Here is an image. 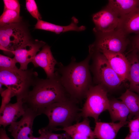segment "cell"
Listing matches in <instances>:
<instances>
[{"mask_svg": "<svg viewBox=\"0 0 139 139\" xmlns=\"http://www.w3.org/2000/svg\"><path fill=\"white\" fill-rule=\"evenodd\" d=\"M100 53L105 56L112 68L123 80H127L129 64L127 57L123 53L107 51Z\"/></svg>", "mask_w": 139, "mask_h": 139, "instance_id": "14", "label": "cell"}, {"mask_svg": "<svg viewBox=\"0 0 139 139\" xmlns=\"http://www.w3.org/2000/svg\"><path fill=\"white\" fill-rule=\"evenodd\" d=\"M89 51L93 59L91 69L97 84L112 89L119 86L124 81L112 69L105 56L90 47Z\"/></svg>", "mask_w": 139, "mask_h": 139, "instance_id": "5", "label": "cell"}, {"mask_svg": "<svg viewBox=\"0 0 139 139\" xmlns=\"http://www.w3.org/2000/svg\"><path fill=\"white\" fill-rule=\"evenodd\" d=\"M22 21L20 13L12 10H4L0 17V27L11 24L20 23Z\"/></svg>", "mask_w": 139, "mask_h": 139, "instance_id": "23", "label": "cell"}, {"mask_svg": "<svg viewBox=\"0 0 139 139\" xmlns=\"http://www.w3.org/2000/svg\"><path fill=\"white\" fill-rule=\"evenodd\" d=\"M4 10H9L20 13V6L18 0H3Z\"/></svg>", "mask_w": 139, "mask_h": 139, "instance_id": "26", "label": "cell"}, {"mask_svg": "<svg viewBox=\"0 0 139 139\" xmlns=\"http://www.w3.org/2000/svg\"><path fill=\"white\" fill-rule=\"evenodd\" d=\"M32 139H40L39 136L38 137H35L33 136Z\"/></svg>", "mask_w": 139, "mask_h": 139, "instance_id": "33", "label": "cell"}, {"mask_svg": "<svg viewBox=\"0 0 139 139\" xmlns=\"http://www.w3.org/2000/svg\"><path fill=\"white\" fill-rule=\"evenodd\" d=\"M89 52L83 60L77 62L72 57L70 63L64 66L58 63L55 71L66 92L71 98L78 102L86 98L91 85L89 62L91 58Z\"/></svg>", "mask_w": 139, "mask_h": 139, "instance_id": "1", "label": "cell"}, {"mask_svg": "<svg viewBox=\"0 0 139 139\" xmlns=\"http://www.w3.org/2000/svg\"><path fill=\"white\" fill-rule=\"evenodd\" d=\"M17 62L13 58H11L1 54L0 55V69H10L17 67Z\"/></svg>", "mask_w": 139, "mask_h": 139, "instance_id": "24", "label": "cell"}, {"mask_svg": "<svg viewBox=\"0 0 139 139\" xmlns=\"http://www.w3.org/2000/svg\"><path fill=\"white\" fill-rule=\"evenodd\" d=\"M25 112L19 121L12 123L8 131L14 139H32L34 120L37 116L33 111L25 109Z\"/></svg>", "mask_w": 139, "mask_h": 139, "instance_id": "9", "label": "cell"}, {"mask_svg": "<svg viewBox=\"0 0 139 139\" xmlns=\"http://www.w3.org/2000/svg\"><path fill=\"white\" fill-rule=\"evenodd\" d=\"M0 139H11L7 135L5 129L3 128L0 129Z\"/></svg>", "mask_w": 139, "mask_h": 139, "instance_id": "31", "label": "cell"}, {"mask_svg": "<svg viewBox=\"0 0 139 139\" xmlns=\"http://www.w3.org/2000/svg\"><path fill=\"white\" fill-rule=\"evenodd\" d=\"M77 102L69 97L66 99L54 103L46 108L43 114L48 118L49 123L44 128L53 132L58 126L63 127L72 125L81 117V109Z\"/></svg>", "mask_w": 139, "mask_h": 139, "instance_id": "3", "label": "cell"}, {"mask_svg": "<svg viewBox=\"0 0 139 139\" xmlns=\"http://www.w3.org/2000/svg\"><path fill=\"white\" fill-rule=\"evenodd\" d=\"M119 98L128 108L129 118L139 117V95L127 89Z\"/></svg>", "mask_w": 139, "mask_h": 139, "instance_id": "22", "label": "cell"}, {"mask_svg": "<svg viewBox=\"0 0 139 139\" xmlns=\"http://www.w3.org/2000/svg\"><path fill=\"white\" fill-rule=\"evenodd\" d=\"M133 50H136L137 52L139 53V34L136 37L135 39L133 46Z\"/></svg>", "mask_w": 139, "mask_h": 139, "instance_id": "30", "label": "cell"}, {"mask_svg": "<svg viewBox=\"0 0 139 139\" xmlns=\"http://www.w3.org/2000/svg\"><path fill=\"white\" fill-rule=\"evenodd\" d=\"M93 21L95 25L94 32L106 33L113 31L117 28L119 18L113 11L106 6L94 14Z\"/></svg>", "mask_w": 139, "mask_h": 139, "instance_id": "10", "label": "cell"}, {"mask_svg": "<svg viewBox=\"0 0 139 139\" xmlns=\"http://www.w3.org/2000/svg\"><path fill=\"white\" fill-rule=\"evenodd\" d=\"M45 133L48 139H72L66 132L60 134L55 133L53 132L41 128Z\"/></svg>", "mask_w": 139, "mask_h": 139, "instance_id": "27", "label": "cell"}, {"mask_svg": "<svg viewBox=\"0 0 139 139\" xmlns=\"http://www.w3.org/2000/svg\"><path fill=\"white\" fill-rule=\"evenodd\" d=\"M16 100L17 102L15 103H8L1 107L0 124L5 129L7 126L16 121L25 112L22 99Z\"/></svg>", "mask_w": 139, "mask_h": 139, "instance_id": "13", "label": "cell"}, {"mask_svg": "<svg viewBox=\"0 0 139 139\" xmlns=\"http://www.w3.org/2000/svg\"><path fill=\"white\" fill-rule=\"evenodd\" d=\"M63 131L67 133L72 139H95L94 131L90 125L88 118H83L80 122L62 128H56L54 131Z\"/></svg>", "mask_w": 139, "mask_h": 139, "instance_id": "15", "label": "cell"}, {"mask_svg": "<svg viewBox=\"0 0 139 139\" xmlns=\"http://www.w3.org/2000/svg\"><path fill=\"white\" fill-rule=\"evenodd\" d=\"M78 22L77 19L73 16L72 18L70 24L64 26L56 25L39 19L35 25V28L50 31L57 34L70 31L79 32L85 30L86 29L85 26H78Z\"/></svg>", "mask_w": 139, "mask_h": 139, "instance_id": "18", "label": "cell"}, {"mask_svg": "<svg viewBox=\"0 0 139 139\" xmlns=\"http://www.w3.org/2000/svg\"><path fill=\"white\" fill-rule=\"evenodd\" d=\"M127 123V121L117 123L97 121L93 131L95 138L98 139H115L120 129Z\"/></svg>", "mask_w": 139, "mask_h": 139, "instance_id": "16", "label": "cell"}, {"mask_svg": "<svg viewBox=\"0 0 139 139\" xmlns=\"http://www.w3.org/2000/svg\"><path fill=\"white\" fill-rule=\"evenodd\" d=\"M127 57L129 61V68L127 80L129 82L130 91L139 95V59L136 50Z\"/></svg>", "mask_w": 139, "mask_h": 139, "instance_id": "19", "label": "cell"}, {"mask_svg": "<svg viewBox=\"0 0 139 139\" xmlns=\"http://www.w3.org/2000/svg\"><path fill=\"white\" fill-rule=\"evenodd\" d=\"M70 97L61 84L57 73L50 78H38L22 99L24 109L33 111L37 116L42 114L50 105Z\"/></svg>", "mask_w": 139, "mask_h": 139, "instance_id": "2", "label": "cell"}, {"mask_svg": "<svg viewBox=\"0 0 139 139\" xmlns=\"http://www.w3.org/2000/svg\"><path fill=\"white\" fill-rule=\"evenodd\" d=\"M34 67H40L43 69L47 78L53 77L55 75V66L58 63L53 56L50 47L45 45L37 54L31 62Z\"/></svg>", "mask_w": 139, "mask_h": 139, "instance_id": "12", "label": "cell"}, {"mask_svg": "<svg viewBox=\"0 0 139 139\" xmlns=\"http://www.w3.org/2000/svg\"><path fill=\"white\" fill-rule=\"evenodd\" d=\"M26 7L28 11L31 15L37 20L42 19L38 8L34 0H26Z\"/></svg>", "mask_w": 139, "mask_h": 139, "instance_id": "25", "label": "cell"}, {"mask_svg": "<svg viewBox=\"0 0 139 139\" xmlns=\"http://www.w3.org/2000/svg\"><path fill=\"white\" fill-rule=\"evenodd\" d=\"M124 139H139V132L129 133Z\"/></svg>", "mask_w": 139, "mask_h": 139, "instance_id": "29", "label": "cell"}, {"mask_svg": "<svg viewBox=\"0 0 139 139\" xmlns=\"http://www.w3.org/2000/svg\"><path fill=\"white\" fill-rule=\"evenodd\" d=\"M107 93L106 88L101 84L92 85L87 93L86 100L81 109V117H92L95 122L98 121L100 115L109 109V100Z\"/></svg>", "mask_w": 139, "mask_h": 139, "instance_id": "6", "label": "cell"}, {"mask_svg": "<svg viewBox=\"0 0 139 139\" xmlns=\"http://www.w3.org/2000/svg\"><path fill=\"white\" fill-rule=\"evenodd\" d=\"M20 23L0 27V49L9 55L12 52L29 41L26 30Z\"/></svg>", "mask_w": 139, "mask_h": 139, "instance_id": "7", "label": "cell"}, {"mask_svg": "<svg viewBox=\"0 0 139 139\" xmlns=\"http://www.w3.org/2000/svg\"><path fill=\"white\" fill-rule=\"evenodd\" d=\"M138 56V59H139V56Z\"/></svg>", "mask_w": 139, "mask_h": 139, "instance_id": "34", "label": "cell"}, {"mask_svg": "<svg viewBox=\"0 0 139 139\" xmlns=\"http://www.w3.org/2000/svg\"><path fill=\"white\" fill-rule=\"evenodd\" d=\"M38 133L40 134V139H48L45 133L41 128L39 130Z\"/></svg>", "mask_w": 139, "mask_h": 139, "instance_id": "32", "label": "cell"}, {"mask_svg": "<svg viewBox=\"0 0 139 139\" xmlns=\"http://www.w3.org/2000/svg\"><path fill=\"white\" fill-rule=\"evenodd\" d=\"M32 69L23 70L16 67L0 69V83L7 88L16 99H22L38 78Z\"/></svg>", "mask_w": 139, "mask_h": 139, "instance_id": "4", "label": "cell"}, {"mask_svg": "<svg viewBox=\"0 0 139 139\" xmlns=\"http://www.w3.org/2000/svg\"><path fill=\"white\" fill-rule=\"evenodd\" d=\"M112 122L119 121L126 122L129 114V110L122 101L116 99L109 100V106L108 110Z\"/></svg>", "mask_w": 139, "mask_h": 139, "instance_id": "21", "label": "cell"}, {"mask_svg": "<svg viewBox=\"0 0 139 139\" xmlns=\"http://www.w3.org/2000/svg\"><path fill=\"white\" fill-rule=\"evenodd\" d=\"M94 33L96 40L89 47L100 52L107 51L123 53L129 43L127 35L117 29L109 32Z\"/></svg>", "mask_w": 139, "mask_h": 139, "instance_id": "8", "label": "cell"}, {"mask_svg": "<svg viewBox=\"0 0 139 139\" xmlns=\"http://www.w3.org/2000/svg\"><path fill=\"white\" fill-rule=\"evenodd\" d=\"M45 45L42 41L35 42L29 41L12 52L14 58L20 65V68L23 70L28 69V64L32 62L40 49Z\"/></svg>", "mask_w": 139, "mask_h": 139, "instance_id": "11", "label": "cell"}, {"mask_svg": "<svg viewBox=\"0 0 139 139\" xmlns=\"http://www.w3.org/2000/svg\"><path fill=\"white\" fill-rule=\"evenodd\" d=\"M139 5V0H110L106 6L120 18L131 12Z\"/></svg>", "mask_w": 139, "mask_h": 139, "instance_id": "20", "label": "cell"}, {"mask_svg": "<svg viewBox=\"0 0 139 139\" xmlns=\"http://www.w3.org/2000/svg\"><path fill=\"white\" fill-rule=\"evenodd\" d=\"M128 127L129 133L139 132V117L130 120Z\"/></svg>", "mask_w": 139, "mask_h": 139, "instance_id": "28", "label": "cell"}, {"mask_svg": "<svg viewBox=\"0 0 139 139\" xmlns=\"http://www.w3.org/2000/svg\"><path fill=\"white\" fill-rule=\"evenodd\" d=\"M116 29L126 35L133 33L139 34V5L128 14L119 18Z\"/></svg>", "mask_w": 139, "mask_h": 139, "instance_id": "17", "label": "cell"}]
</instances>
